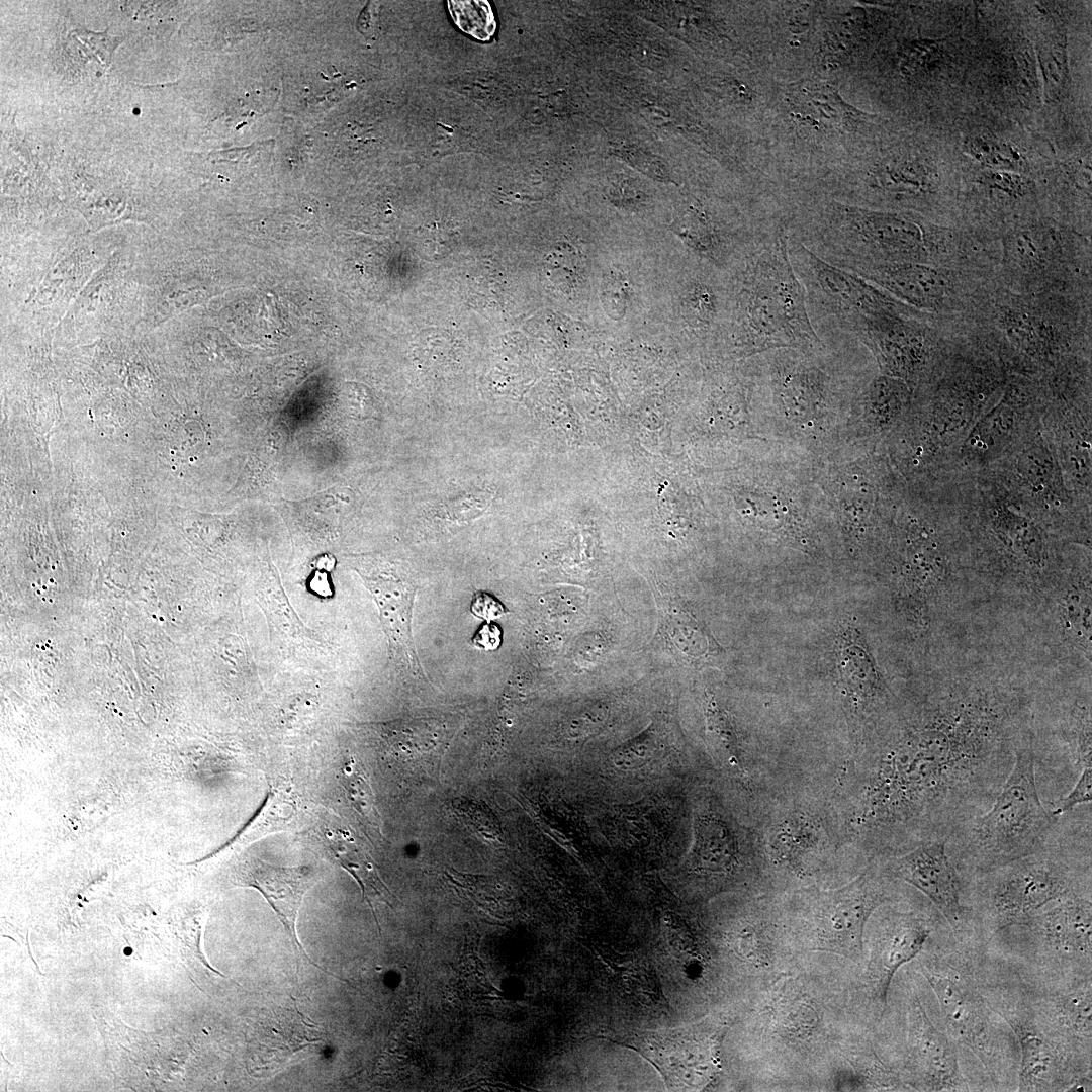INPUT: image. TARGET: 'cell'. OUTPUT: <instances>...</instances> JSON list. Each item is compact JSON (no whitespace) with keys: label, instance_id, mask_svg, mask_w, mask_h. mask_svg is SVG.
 <instances>
[{"label":"cell","instance_id":"16","mask_svg":"<svg viewBox=\"0 0 1092 1092\" xmlns=\"http://www.w3.org/2000/svg\"><path fill=\"white\" fill-rule=\"evenodd\" d=\"M1015 1033L1020 1049L1019 1090H1080L1087 1085L1070 1072L1064 1048L1023 1007H992Z\"/></svg>","mask_w":1092,"mask_h":1092},{"label":"cell","instance_id":"19","mask_svg":"<svg viewBox=\"0 0 1092 1092\" xmlns=\"http://www.w3.org/2000/svg\"><path fill=\"white\" fill-rule=\"evenodd\" d=\"M1036 948L1062 963L1091 967L1092 909L1087 895H1074L1042 908L1018 925Z\"/></svg>","mask_w":1092,"mask_h":1092},{"label":"cell","instance_id":"15","mask_svg":"<svg viewBox=\"0 0 1092 1092\" xmlns=\"http://www.w3.org/2000/svg\"><path fill=\"white\" fill-rule=\"evenodd\" d=\"M616 1042L639 1053L670 1087L698 1086L713 1070L712 1041L691 1027L631 1032Z\"/></svg>","mask_w":1092,"mask_h":1092},{"label":"cell","instance_id":"24","mask_svg":"<svg viewBox=\"0 0 1092 1092\" xmlns=\"http://www.w3.org/2000/svg\"><path fill=\"white\" fill-rule=\"evenodd\" d=\"M331 849L340 866L351 874L360 885L363 899L368 902L376 923L379 925L372 901L375 899L393 908L392 903L397 901L396 897L382 882L373 862L359 849L354 840L348 838V835H334L331 838Z\"/></svg>","mask_w":1092,"mask_h":1092},{"label":"cell","instance_id":"38","mask_svg":"<svg viewBox=\"0 0 1092 1092\" xmlns=\"http://www.w3.org/2000/svg\"><path fill=\"white\" fill-rule=\"evenodd\" d=\"M1042 72L1051 86H1059L1066 73L1064 56L1056 50H1042L1040 53Z\"/></svg>","mask_w":1092,"mask_h":1092},{"label":"cell","instance_id":"9","mask_svg":"<svg viewBox=\"0 0 1092 1092\" xmlns=\"http://www.w3.org/2000/svg\"><path fill=\"white\" fill-rule=\"evenodd\" d=\"M899 301L941 320L969 318L997 280V270L897 263L849 271Z\"/></svg>","mask_w":1092,"mask_h":1092},{"label":"cell","instance_id":"32","mask_svg":"<svg viewBox=\"0 0 1092 1092\" xmlns=\"http://www.w3.org/2000/svg\"><path fill=\"white\" fill-rule=\"evenodd\" d=\"M342 783L354 808L373 827H379L380 818L375 808L371 788L354 761L348 763L342 771Z\"/></svg>","mask_w":1092,"mask_h":1092},{"label":"cell","instance_id":"13","mask_svg":"<svg viewBox=\"0 0 1092 1092\" xmlns=\"http://www.w3.org/2000/svg\"><path fill=\"white\" fill-rule=\"evenodd\" d=\"M881 876L868 869L849 884L820 892L811 905L815 948L858 959L868 919L888 899Z\"/></svg>","mask_w":1092,"mask_h":1092},{"label":"cell","instance_id":"8","mask_svg":"<svg viewBox=\"0 0 1092 1092\" xmlns=\"http://www.w3.org/2000/svg\"><path fill=\"white\" fill-rule=\"evenodd\" d=\"M981 876L983 912L998 931L1020 924L1052 902L1083 895L1079 868L1050 842Z\"/></svg>","mask_w":1092,"mask_h":1092},{"label":"cell","instance_id":"10","mask_svg":"<svg viewBox=\"0 0 1092 1092\" xmlns=\"http://www.w3.org/2000/svg\"><path fill=\"white\" fill-rule=\"evenodd\" d=\"M788 252L817 334L851 336L864 316L901 304L861 277L824 261L789 234Z\"/></svg>","mask_w":1092,"mask_h":1092},{"label":"cell","instance_id":"26","mask_svg":"<svg viewBox=\"0 0 1092 1092\" xmlns=\"http://www.w3.org/2000/svg\"><path fill=\"white\" fill-rule=\"evenodd\" d=\"M695 858L697 864L717 870L729 864L734 844L725 826L712 816L697 820Z\"/></svg>","mask_w":1092,"mask_h":1092},{"label":"cell","instance_id":"23","mask_svg":"<svg viewBox=\"0 0 1092 1092\" xmlns=\"http://www.w3.org/2000/svg\"><path fill=\"white\" fill-rule=\"evenodd\" d=\"M1091 999L1090 977L1048 999L1044 1013L1057 1037L1091 1046Z\"/></svg>","mask_w":1092,"mask_h":1092},{"label":"cell","instance_id":"36","mask_svg":"<svg viewBox=\"0 0 1092 1092\" xmlns=\"http://www.w3.org/2000/svg\"><path fill=\"white\" fill-rule=\"evenodd\" d=\"M706 718L708 731L715 739L716 744L719 745L718 747H720L722 753L726 755L728 761L733 765H738L740 760L737 743L725 712L715 702L710 701L706 709Z\"/></svg>","mask_w":1092,"mask_h":1092},{"label":"cell","instance_id":"40","mask_svg":"<svg viewBox=\"0 0 1092 1092\" xmlns=\"http://www.w3.org/2000/svg\"><path fill=\"white\" fill-rule=\"evenodd\" d=\"M473 644L483 650H495L502 644V631L493 623L483 624L472 637Z\"/></svg>","mask_w":1092,"mask_h":1092},{"label":"cell","instance_id":"20","mask_svg":"<svg viewBox=\"0 0 1092 1092\" xmlns=\"http://www.w3.org/2000/svg\"><path fill=\"white\" fill-rule=\"evenodd\" d=\"M313 883L314 876L305 867L283 868L260 859L247 860L240 872V884L258 890L272 906L289 934L296 956L321 968L305 953L296 932L303 896Z\"/></svg>","mask_w":1092,"mask_h":1092},{"label":"cell","instance_id":"6","mask_svg":"<svg viewBox=\"0 0 1092 1092\" xmlns=\"http://www.w3.org/2000/svg\"><path fill=\"white\" fill-rule=\"evenodd\" d=\"M116 248V247H115ZM89 241L5 250V300L17 331H56L115 249Z\"/></svg>","mask_w":1092,"mask_h":1092},{"label":"cell","instance_id":"7","mask_svg":"<svg viewBox=\"0 0 1092 1092\" xmlns=\"http://www.w3.org/2000/svg\"><path fill=\"white\" fill-rule=\"evenodd\" d=\"M997 244V282L1005 288L1091 292V237L1035 214L1005 229Z\"/></svg>","mask_w":1092,"mask_h":1092},{"label":"cell","instance_id":"2","mask_svg":"<svg viewBox=\"0 0 1092 1092\" xmlns=\"http://www.w3.org/2000/svg\"><path fill=\"white\" fill-rule=\"evenodd\" d=\"M789 236L824 261L846 271L897 263L989 268L992 247L969 231L911 212L836 202L817 204Z\"/></svg>","mask_w":1092,"mask_h":1092},{"label":"cell","instance_id":"33","mask_svg":"<svg viewBox=\"0 0 1092 1092\" xmlns=\"http://www.w3.org/2000/svg\"><path fill=\"white\" fill-rule=\"evenodd\" d=\"M581 261L572 247H554L545 259L547 277L564 291L576 286L580 278Z\"/></svg>","mask_w":1092,"mask_h":1092},{"label":"cell","instance_id":"14","mask_svg":"<svg viewBox=\"0 0 1092 1092\" xmlns=\"http://www.w3.org/2000/svg\"><path fill=\"white\" fill-rule=\"evenodd\" d=\"M921 971L936 996L948 1035L990 1069L994 1048L989 1008L976 981L966 970L934 958L922 963Z\"/></svg>","mask_w":1092,"mask_h":1092},{"label":"cell","instance_id":"12","mask_svg":"<svg viewBox=\"0 0 1092 1092\" xmlns=\"http://www.w3.org/2000/svg\"><path fill=\"white\" fill-rule=\"evenodd\" d=\"M944 328L945 320L901 303L864 316L853 336L874 353L889 375L918 382L934 363Z\"/></svg>","mask_w":1092,"mask_h":1092},{"label":"cell","instance_id":"3","mask_svg":"<svg viewBox=\"0 0 1092 1092\" xmlns=\"http://www.w3.org/2000/svg\"><path fill=\"white\" fill-rule=\"evenodd\" d=\"M733 307L736 343L748 353L778 349L820 352L825 348L792 267L785 225L740 259Z\"/></svg>","mask_w":1092,"mask_h":1092},{"label":"cell","instance_id":"37","mask_svg":"<svg viewBox=\"0 0 1092 1092\" xmlns=\"http://www.w3.org/2000/svg\"><path fill=\"white\" fill-rule=\"evenodd\" d=\"M1092 799V767L1086 766L1081 768V772L1077 782L1072 787L1071 791L1058 803V805L1051 810L1052 813L1061 817L1067 812L1072 811L1076 806L1080 804H1088Z\"/></svg>","mask_w":1092,"mask_h":1092},{"label":"cell","instance_id":"21","mask_svg":"<svg viewBox=\"0 0 1092 1092\" xmlns=\"http://www.w3.org/2000/svg\"><path fill=\"white\" fill-rule=\"evenodd\" d=\"M913 1007V1060L925 1089L961 1090L964 1079L954 1040L933 1024L919 1000Z\"/></svg>","mask_w":1092,"mask_h":1092},{"label":"cell","instance_id":"11","mask_svg":"<svg viewBox=\"0 0 1092 1092\" xmlns=\"http://www.w3.org/2000/svg\"><path fill=\"white\" fill-rule=\"evenodd\" d=\"M134 248L116 247L87 282L56 332L67 339H85L138 332L142 314L141 285Z\"/></svg>","mask_w":1092,"mask_h":1092},{"label":"cell","instance_id":"30","mask_svg":"<svg viewBox=\"0 0 1092 1092\" xmlns=\"http://www.w3.org/2000/svg\"><path fill=\"white\" fill-rule=\"evenodd\" d=\"M456 25L479 40H488L495 31V20L487 1H449Z\"/></svg>","mask_w":1092,"mask_h":1092},{"label":"cell","instance_id":"39","mask_svg":"<svg viewBox=\"0 0 1092 1092\" xmlns=\"http://www.w3.org/2000/svg\"><path fill=\"white\" fill-rule=\"evenodd\" d=\"M472 613L486 621L500 617L507 612L499 601L486 593H476L471 604Z\"/></svg>","mask_w":1092,"mask_h":1092},{"label":"cell","instance_id":"34","mask_svg":"<svg viewBox=\"0 0 1092 1092\" xmlns=\"http://www.w3.org/2000/svg\"><path fill=\"white\" fill-rule=\"evenodd\" d=\"M655 746L651 733L645 732L616 749L611 755L612 764L624 771L640 768L652 758Z\"/></svg>","mask_w":1092,"mask_h":1092},{"label":"cell","instance_id":"28","mask_svg":"<svg viewBox=\"0 0 1092 1092\" xmlns=\"http://www.w3.org/2000/svg\"><path fill=\"white\" fill-rule=\"evenodd\" d=\"M451 806L456 815L478 838L486 843H502V825L493 811L483 802L458 797Z\"/></svg>","mask_w":1092,"mask_h":1092},{"label":"cell","instance_id":"4","mask_svg":"<svg viewBox=\"0 0 1092 1092\" xmlns=\"http://www.w3.org/2000/svg\"><path fill=\"white\" fill-rule=\"evenodd\" d=\"M1059 818L1039 798L1032 749L1018 745L992 806L946 842L947 853L956 864L983 875L1042 849Z\"/></svg>","mask_w":1092,"mask_h":1092},{"label":"cell","instance_id":"43","mask_svg":"<svg viewBox=\"0 0 1092 1092\" xmlns=\"http://www.w3.org/2000/svg\"><path fill=\"white\" fill-rule=\"evenodd\" d=\"M318 571L329 572L334 567V559L329 555L318 557L314 562Z\"/></svg>","mask_w":1092,"mask_h":1092},{"label":"cell","instance_id":"29","mask_svg":"<svg viewBox=\"0 0 1092 1092\" xmlns=\"http://www.w3.org/2000/svg\"><path fill=\"white\" fill-rule=\"evenodd\" d=\"M719 296L713 285L703 281L691 284L684 302L689 325L698 331L711 330L719 315Z\"/></svg>","mask_w":1092,"mask_h":1092},{"label":"cell","instance_id":"35","mask_svg":"<svg viewBox=\"0 0 1092 1092\" xmlns=\"http://www.w3.org/2000/svg\"><path fill=\"white\" fill-rule=\"evenodd\" d=\"M502 273L491 264L476 266L468 276L469 293L477 303L500 302Z\"/></svg>","mask_w":1092,"mask_h":1092},{"label":"cell","instance_id":"27","mask_svg":"<svg viewBox=\"0 0 1092 1092\" xmlns=\"http://www.w3.org/2000/svg\"><path fill=\"white\" fill-rule=\"evenodd\" d=\"M967 153L990 170L1022 173L1023 159L1019 150L990 136H975L966 144Z\"/></svg>","mask_w":1092,"mask_h":1092},{"label":"cell","instance_id":"17","mask_svg":"<svg viewBox=\"0 0 1092 1092\" xmlns=\"http://www.w3.org/2000/svg\"><path fill=\"white\" fill-rule=\"evenodd\" d=\"M357 571L379 610L391 654L421 676L423 671L412 635L417 584L402 570L385 564H362Z\"/></svg>","mask_w":1092,"mask_h":1092},{"label":"cell","instance_id":"1","mask_svg":"<svg viewBox=\"0 0 1092 1092\" xmlns=\"http://www.w3.org/2000/svg\"><path fill=\"white\" fill-rule=\"evenodd\" d=\"M1000 717L971 705L938 709L871 760L862 823L880 850L947 842L990 809L1015 751Z\"/></svg>","mask_w":1092,"mask_h":1092},{"label":"cell","instance_id":"5","mask_svg":"<svg viewBox=\"0 0 1092 1092\" xmlns=\"http://www.w3.org/2000/svg\"><path fill=\"white\" fill-rule=\"evenodd\" d=\"M969 320L1019 358L1056 361L1091 348V293L1019 292L996 281Z\"/></svg>","mask_w":1092,"mask_h":1092},{"label":"cell","instance_id":"42","mask_svg":"<svg viewBox=\"0 0 1092 1092\" xmlns=\"http://www.w3.org/2000/svg\"><path fill=\"white\" fill-rule=\"evenodd\" d=\"M605 294L606 297L608 296L607 303H616V305H620L619 303H621V305H623L625 289H619L618 281H615V279L608 283Z\"/></svg>","mask_w":1092,"mask_h":1092},{"label":"cell","instance_id":"41","mask_svg":"<svg viewBox=\"0 0 1092 1092\" xmlns=\"http://www.w3.org/2000/svg\"><path fill=\"white\" fill-rule=\"evenodd\" d=\"M310 582L312 590L317 595L327 597L332 594L328 572L317 570Z\"/></svg>","mask_w":1092,"mask_h":1092},{"label":"cell","instance_id":"31","mask_svg":"<svg viewBox=\"0 0 1092 1092\" xmlns=\"http://www.w3.org/2000/svg\"><path fill=\"white\" fill-rule=\"evenodd\" d=\"M446 876L462 896H466L490 914H495L502 907V896H497L499 887L490 883L485 877L462 874L454 869L446 872Z\"/></svg>","mask_w":1092,"mask_h":1092},{"label":"cell","instance_id":"25","mask_svg":"<svg viewBox=\"0 0 1092 1092\" xmlns=\"http://www.w3.org/2000/svg\"><path fill=\"white\" fill-rule=\"evenodd\" d=\"M662 631L672 647L691 659L713 653L718 647L703 625L680 604L670 600L663 604Z\"/></svg>","mask_w":1092,"mask_h":1092},{"label":"cell","instance_id":"18","mask_svg":"<svg viewBox=\"0 0 1092 1092\" xmlns=\"http://www.w3.org/2000/svg\"><path fill=\"white\" fill-rule=\"evenodd\" d=\"M889 871L922 892L954 932L962 930L966 919L962 883L945 841H932L905 851L891 860Z\"/></svg>","mask_w":1092,"mask_h":1092},{"label":"cell","instance_id":"22","mask_svg":"<svg viewBox=\"0 0 1092 1092\" xmlns=\"http://www.w3.org/2000/svg\"><path fill=\"white\" fill-rule=\"evenodd\" d=\"M929 935L926 921L914 915L895 917L880 929L873 944L868 974L883 1004L896 971L922 950Z\"/></svg>","mask_w":1092,"mask_h":1092}]
</instances>
